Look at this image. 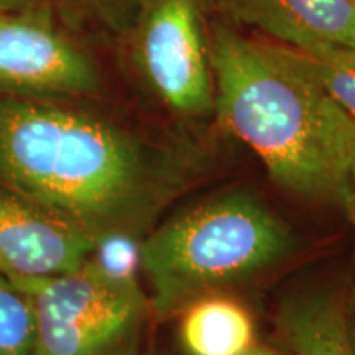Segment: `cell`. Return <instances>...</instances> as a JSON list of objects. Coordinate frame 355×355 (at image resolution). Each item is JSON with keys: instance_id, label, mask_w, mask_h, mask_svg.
Returning <instances> with one entry per match:
<instances>
[{"instance_id": "obj_1", "label": "cell", "mask_w": 355, "mask_h": 355, "mask_svg": "<svg viewBox=\"0 0 355 355\" xmlns=\"http://www.w3.org/2000/svg\"><path fill=\"white\" fill-rule=\"evenodd\" d=\"M184 176L171 153L94 115L0 99V184L97 243L140 242Z\"/></svg>"}, {"instance_id": "obj_2", "label": "cell", "mask_w": 355, "mask_h": 355, "mask_svg": "<svg viewBox=\"0 0 355 355\" xmlns=\"http://www.w3.org/2000/svg\"><path fill=\"white\" fill-rule=\"evenodd\" d=\"M207 48L222 125L259 155L279 188L344 202L355 122L295 53L229 28H217Z\"/></svg>"}, {"instance_id": "obj_3", "label": "cell", "mask_w": 355, "mask_h": 355, "mask_svg": "<svg viewBox=\"0 0 355 355\" xmlns=\"http://www.w3.org/2000/svg\"><path fill=\"white\" fill-rule=\"evenodd\" d=\"M290 243L285 224L247 194L209 199L171 217L137 250L153 321L180 316L194 301L277 263Z\"/></svg>"}, {"instance_id": "obj_4", "label": "cell", "mask_w": 355, "mask_h": 355, "mask_svg": "<svg viewBox=\"0 0 355 355\" xmlns=\"http://www.w3.org/2000/svg\"><path fill=\"white\" fill-rule=\"evenodd\" d=\"M13 282L32 303L35 355H141L153 314L133 273L92 255L73 272Z\"/></svg>"}, {"instance_id": "obj_5", "label": "cell", "mask_w": 355, "mask_h": 355, "mask_svg": "<svg viewBox=\"0 0 355 355\" xmlns=\"http://www.w3.org/2000/svg\"><path fill=\"white\" fill-rule=\"evenodd\" d=\"M135 30L140 64L159 97L180 114L209 112L214 79L198 0H145Z\"/></svg>"}, {"instance_id": "obj_6", "label": "cell", "mask_w": 355, "mask_h": 355, "mask_svg": "<svg viewBox=\"0 0 355 355\" xmlns=\"http://www.w3.org/2000/svg\"><path fill=\"white\" fill-rule=\"evenodd\" d=\"M92 61L53 25L51 7L0 13V89L32 94H94Z\"/></svg>"}, {"instance_id": "obj_7", "label": "cell", "mask_w": 355, "mask_h": 355, "mask_svg": "<svg viewBox=\"0 0 355 355\" xmlns=\"http://www.w3.org/2000/svg\"><path fill=\"white\" fill-rule=\"evenodd\" d=\"M96 247L76 225L0 184V275L17 279L73 272Z\"/></svg>"}, {"instance_id": "obj_8", "label": "cell", "mask_w": 355, "mask_h": 355, "mask_svg": "<svg viewBox=\"0 0 355 355\" xmlns=\"http://www.w3.org/2000/svg\"><path fill=\"white\" fill-rule=\"evenodd\" d=\"M235 20L293 50L355 48V0H219Z\"/></svg>"}, {"instance_id": "obj_9", "label": "cell", "mask_w": 355, "mask_h": 355, "mask_svg": "<svg viewBox=\"0 0 355 355\" xmlns=\"http://www.w3.org/2000/svg\"><path fill=\"white\" fill-rule=\"evenodd\" d=\"M180 316V339L188 355H243L255 345L250 313L219 293L194 301Z\"/></svg>"}, {"instance_id": "obj_10", "label": "cell", "mask_w": 355, "mask_h": 355, "mask_svg": "<svg viewBox=\"0 0 355 355\" xmlns=\"http://www.w3.org/2000/svg\"><path fill=\"white\" fill-rule=\"evenodd\" d=\"M278 327L295 355H355L344 303L334 296H296L283 304Z\"/></svg>"}, {"instance_id": "obj_11", "label": "cell", "mask_w": 355, "mask_h": 355, "mask_svg": "<svg viewBox=\"0 0 355 355\" xmlns=\"http://www.w3.org/2000/svg\"><path fill=\"white\" fill-rule=\"evenodd\" d=\"M290 50L326 94L355 122V48L324 44L309 50Z\"/></svg>"}, {"instance_id": "obj_12", "label": "cell", "mask_w": 355, "mask_h": 355, "mask_svg": "<svg viewBox=\"0 0 355 355\" xmlns=\"http://www.w3.org/2000/svg\"><path fill=\"white\" fill-rule=\"evenodd\" d=\"M0 355H35V316L28 296L0 275Z\"/></svg>"}, {"instance_id": "obj_13", "label": "cell", "mask_w": 355, "mask_h": 355, "mask_svg": "<svg viewBox=\"0 0 355 355\" xmlns=\"http://www.w3.org/2000/svg\"><path fill=\"white\" fill-rule=\"evenodd\" d=\"M78 12L91 17L112 32L135 28L145 0H64Z\"/></svg>"}, {"instance_id": "obj_14", "label": "cell", "mask_w": 355, "mask_h": 355, "mask_svg": "<svg viewBox=\"0 0 355 355\" xmlns=\"http://www.w3.org/2000/svg\"><path fill=\"white\" fill-rule=\"evenodd\" d=\"M344 204L347 206L350 217H352V222H354V229H355V153L352 159V166H350L349 191H347V196L344 199ZM344 311H345V319H347L349 336L350 339H352V345L355 349V279H354V288H352V293H350L349 303H344Z\"/></svg>"}, {"instance_id": "obj_15", "label": "cell", "mask_w": 355, "mask_h": 355, "mask_svg": "<svg viewBox=\"0 0 355 355\" xmlns=\"http://www.w3.org/2000/svg\"><path fill=\"white\" fill-rule=\"evenodd\" d=\"M15 10H28V8H38L50 6V0H6Z\"/></svg>"}, {"instance_id": "obj_16", "label": "cell", "mask_w": 355, "mask_h": 355, "mask_svg": "<svg viewBox=\"0 0 355 355\" xmlns=\"http://www.w3.org/2000/svg\"><path fill=\"white\" fill-rule=\"evenodd\" d=\"M243 355H282V354H278V352H275V350H272V349H268V347H261V345H254V347H250L247 350L245 354Z\"/></svg>"}, {"instance_id": "obj_17", "label": "cell", "mask_w": 355, "mask_h": 355, "mask_svg": "<svg viewBox=\"0 0 355 355\" xmlns=\"http://www.w3.org/2000/svg\"><path fill=\"white\" fill-rule=\"evenodd\" d=\"M7 12H17L10 3L6 2V0H0V13H7Z\"/></svg>"}, {"instance_id": "obj_18", "label": "cell", "mask_w": 355, "mask_h": 355, "mask_svg": "<svg viewBox=\"0 0 355 355\" xmlns=\"http://www.w3.org/2000/svg\"><path fill=\"white\" fill-rule=\"evenodd\" d=\"M150 355H158V354H150Z\"/></svg>"}]
</instances>
